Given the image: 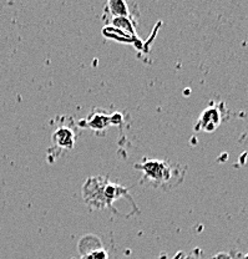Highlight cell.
Listing matches in <instances>:
<instances>
[{
  "label": "cell",
  "instance_id": "5b68a950",
  "mask_svg": "<svg viewBox=\"0 0 248 259\" xmlns=\"http://www.w3.org/2000/svg\"><path fill=\"white\" fill-rule=\"evenodd\" d=\"M110 125H111V118H110V116L101 111L94 112L93 115L88 118V121H86V126L95 130V131L105 130Z\"/></svg>",
  "mask_w": 248,
  "mask_h": 259
},
{
  "label": "cell",
  "instance_id": "8fae6325",
  "mask_svg": "<svg viewBox=\"0 0 248 259\" xmlns=\"http://www.w3.org/2000/svg\"><path fill=\"white\" fill-rule=\"evenodd\" d=\"M190 259H197V258H190Z\"/></svg>",
  "mask_w": 248,
  "mask_h": 259
},
{
  "label": "cell",
  "instance_id": "ba28073f",
  "mask_svg": "<svg viewBox=\"0 0 248 259\" xmlns=\"http://www.w3.org/2000/svg\"><path fill=\"white\" fill-rule=\"evenodd\" d=\"M82 259H107V253L104 249H98L88 255H82Z\"/></svg>",
  "mask_w": 248,
  "mask_h": 259
},
{
  "label": "cell",
  "instance_id": "9c48e42d",
  "mask_svg": "<svg viewBox=\"0 0 248 259\" xmlns=\"http://www.w3.org/2000/svg\"><path fill=\"white\" fill-rule=\"evenodd\" d=\"M110 118H111V125H118L122 121V116L120 113H114L110 116Z\"/></svg>",
  "mask_w": 248,
  "mask_h": 259
},
{
  "label": "cell",
  "instance_id": "30bf717a",
  "mask_svg": "<svg viewBox=\"0 0 248 259\" xmlns=\"http://www.w3.org/2000/svg\"><path fill=\"white\" fill-rule=\"evenodd\" d=\"M244 259H248V255H246V257H244Z\"/></svg>",
  "mask_w": 248,
  "mask_h": 259
},
{
  "label": "cell",
  "instance_id": "277c9868",
  "mask_svg": "<svg viewBox=\"0 0 248 259\" xmlns=\"http://www.w3.org/2000/svg\"><path fill=\"white\" fill-rule=\"evenodd\" d=\"M53 141L56 146L65 150H71L75 145V134L69 127H59L53 134Z\"/></svg>",
  "mask_w": 248,
  "mask_h": 259
},
{
  "label": "cell",
  "instance_id": "7a4b0ae2",
  "mask_svg": "<svg viewBox=\"0 0 248 259\" xmlns=\"http://www.w3.org/2000/svg\"><path fill=\"white\" fill-rule=\"evenodd\" d=\"M106 177H91L86 180L82 186V198L90 207L96 209L109 208L106 197H105V186L107 182Z\"/></svg>",
  "mask_w": 248,
  "mask_h": 259
},
{
  "label": "cell",
  "instance_id": "6da1fadb",
  "mask_svg": "<svg viewBox=\"0 0 248 259\" xmlns=\"http://www.w3.org/2000/svg\"><path fill=\"white\" fill-rule=\"evenodd\" d=\"M144 175V180L156 187L171 188L179 185L183 177V168L180 164H172L169 161L145 158L141 163L135 164Z\"/></svg>",
  "mask_w": 248,
  "mask_h": 259
},
{
  "label": "cell",
  "instance_id": "52a82bcc",
  "mask_svg": "<svg viewBox=\"0 0 248 259\" xmlns=\"http://www.w3.org/2000/svg\"><path fill=\"white\" fill-rule=\"evenodd\" d=\"M101 243H100L99 238L95 236H86L82 237L81 241L79 242V249L82 255H88L90 253L95 252V250L101 249Z\"/></svg>",
  "mask_w": 248,
  "mask_h": 259
},
{
  "label": "cell",
  "instance_id": "3957f363",
  "mask_svg": "<svg viewBox=\"0 0 248 259\" xmlns=\"http://www.w3.org/2000/svg\"><path fill=\"white\" fill-rule=\"evenodd\" d=\"M221 121H222V113H221V110L216 106L210 107V109H206L202 112L201 117H199L195 128L197 130V131L212 132L220 126Z\"/></svg>",
  "mask_w": 248,
  "mask_h": 259
},
{
  "label": "cell",
  "instance_id": "8992f818",
  "mask_svg": "<svg viewBox=\"0 0 248 259\" xmlns=\"http://www.w3.org/2000/svg\"><path fill=\"white\" fill-rule=\"evenodd\" d=\"M106 7L112 18H131L129 4L122 0H111L107 3Z\"/></svg>",
  "mask_w": 248,
  "mask_h": 259
}]
</instances>
